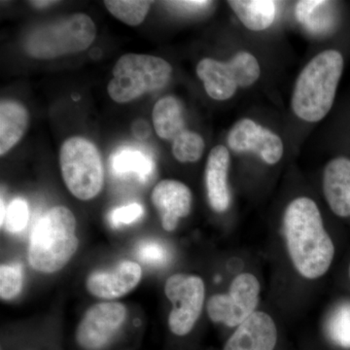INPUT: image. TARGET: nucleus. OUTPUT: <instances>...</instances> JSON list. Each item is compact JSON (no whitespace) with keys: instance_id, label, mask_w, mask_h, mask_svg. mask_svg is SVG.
<instances>
[{"instance_id":"nucleus-23","label":"nucleus","mask_w":350,"mask_h":350,"mask_svg":"<svg viewBox=\"0 0 350 350\" xmlns=\"http://www.w3.org/2000/svg\"><path fill=\"white\" fill-rule=\"evenodd\" d=\"M333 342L342 349H350V306L342 305L334 312L328 325Z\"/></svg>"},{"instance_id":"nucleus-30","label":"nucleus","mask_w":350,"mask_h":350,"mask_svg":"<svg viewBox=\"0 0 350 350\" xmlns=\"http://www.w3.org/2000/svg\"><path fill=\"white\" fill-rule=\"evenodd\" d=\"M34 7L44 8V7L51 6L52 4L57 3V1H29Z\"/></svg>"},{"instance_id":"nucleus-13","label":"nucleus","mask_w":350,"mask_h":350,"mask_svg":"<svg viewBox=\"0 0 350 350\" xmlns=\"http://www.w3.org/2000/svg\"><path fill=\"white\" fill-rule=\"evenodd\" d=\"M142 278V269L137 262H120L111 271H96L86 282L88 291L96 298L114 300L133 291Z\"/></svg>"},{"instance_id":"nucleus-1","label":"nucleus","mask_w":350,"mask_h":350,"mask_svg":"<svg viewBox=\"0 0 350 350\" xmlns=\"http://www.w3.org/2000/svg\"><path fill=\"white\" fill-rule=\"evenodd\" d=\"M283 232L288 255L299 275L310 280L325 275L333 264L335 245L317 202L308 197L291 200L283 214Z\"/></svg>"},{"instance_id":"nucleus-25","label":"nucleus","mask_w":350,"mask_h":350,"mask_svg":"<svg viewBox=\"0 0 350 350\" xmlns=\"http://www.w3.org/2000/svg\"><path fill=\"white\" fill-rule=\"evenodd\" d=\"M29 219V204L25 200L17 198L7 207L5 217L0 225L10 234H18L27 227Z\"/></svg>"},{"instance_id":"nucleus-6","label":"nucleus","mask_w":350,"mask_h":350,"mask_svg":"<svg viewBox=\"0 0 350 350\" xmlns=\"http://www.w3.org/2000/svg\"><path fill=\"white\" fill-rule=\"evenodd\" d=\"M59 165L64 184L77 199H94L103 190L105 170L100 152L86 138L73 137L64 142Z\"/></svg>"},{"instance_id":"nucleus-19","label":"nucleus","mask_w":350,"mask_h":350,"mask_svg":"<svg viewBox=\"0 0 350 350\" xmlns=\"http://www.w3.org/2000/svg\"><path fill=\"white\" fill-rule=\"evenodd\" d=\"M228 4L241 24L251 31H262L275 23L276 2L271 0H231Z\"/></svg>"},{"instance_id":"nucleus-2","label":"nucleus","mask_w":350,"mask_h":350,"mask_svg":"<svg viewBox=\"0 0 350 350\" xmlns=\"http://www.w3.org/2000/svg\"><path fill=\"white\" fill-rule=\"evenodd\" d=\"M344 66V57L334 49L322 51L306 64L291 94L295 116L308 123L325 118L333 107Z\"/></svg>"},{"instance_id":"nucleus-7","label":"nucleus","mask_w":350,"mask_h":350,"mask_svg":"<svg viewBox=\"0 0 350 350\" xmlns=\"http://www.w3.org/2000/svg\"><path fill=\"white\" fill-rule=\"evenodd\" d=\"M206 94L213 100H231L241 88H250L259 80L261 66L254 55L239 51L228 61L204 57L196 68Z\"/></svg>"},{"instance_id":"nucleus-20","label":"nucleus","mask_w":350,"mask_h":350,"mask_svg":"<svg viewBox=\"0 0 350 350\" xmlns=\"http://www.w3.org/2000/svg\"><path fill=\"white\" fill-rule=\"evenodd\" d=\"M113 172L119 175L135 174L140 181L150 178L155 163L150 157L137 149L126 148L112 155Z\"/></svg>"},{"instance_id":"nucleus-27","label":"nucleus","mask_w":350,"mask_h":350,"mask_svg":"<svg viewBox=\"0 0 350 350\" xmlns=\"http://www.w3.org/2000/svg\"><path fill=\"white\" fill-rule=\"evenodd\" d=\"M144 209L142 204L133 202L128 206L115 208L110 214V222L113 227L120 228L124 225H131L137 222L144 216Z\"/></svg>"},{"instance_id":"nucleus-17","label":"nucleus","mask_w":350,"mask_h":350,"mask_svg":"<svg viewBox=\"0 0 350 350\" xmlns=\"http://www.w3.org/2000/svg\"><path fill=\"white\" fill-rule=\"evenodd\" d=\"M27 108L15 100L0 105V155L4 156L24 137L29 126Z\"/></svg>"},{"instance_id":"nucleus-8","label":"nucleus","mask_w":350,"mask_h":350,"mask_svg":"<svg viewBox=\"0 0 350 350\" xmlns=\"http://www.w3.org/2000/svg\"><path fill=\"white\" fill-rule=\"evenodd\" d=\"M165 294L172 304L167 319L170 330L177 337H185L194 329L204 308V280L199 275L175 273L165 282Z\"/></svg>"},{"instance_id":"nucleus-4","label":"nucleus","mask_w":350,"mask_h":350,"mask_svg":"<svg viewBox=\"0 0 350 350\" xmlns=\"http://www.w3.org/2000/svg\"><path fill=\"white\" fill-rule=\"evenodd\" d=\"M96 36L93 20L77 13L36 27L25 39V48L36 59H55L88 49Z\"/></svg>"},{"instance_id":"nucleus-10","label":"nucleus","mask_w":350,"mask_h":350,"mask_svg":"<svg viewBox=\"0 0 350 350\" xmlns=\"http://www.w3.org/2000/svg\"><path fill=\"white\" fill-rule=\"evenodd\" d=\"M128 310L117 301H103L88 308L75 332L84 350H103L111 344L125 324Z\"/></svg>"},{"instance_id":"nucleus-26","label":"nucleus","mask_w":350,"mask_h":350,"mask_svg":"<svg viewBox=\"0 0 350 350\" xmlns=\"http://www.w3.org/2000/svg\"><path fill=\"white\" fill-rule=\"evenodd\" d=\"M137 257L145 264L161 266L167 262L169 254L167 248L156 241H142L137 248Z\"/></svg>"},{"instance_id":"nucleus-21","label":"nucleus","mask_w":350,"mask_h":350,"mask_svg":"<svg viewBox=\"0 0 350 350\" xmlns=\"http://www.w3.org/2000/svg\"><path fill=\"white\" fill-rule=\"evenodd\" d=\"M105 4L115 18L131 27H137L146 18L152 2L146 0H107Z\"/></svg>"},{"instance_id":"nucleus-14","label":"nucleus","mask_w":350,"mask_h":350,"mask_svg":"<svg viewBox=\"0 0 350 350\" xmlns=\"http://www.w3.org/2000/svg\"><path fill=\"white\" fill-rule=\"evenodd\" d=\"M278 331L268 313L255 312L237 327L222 350H276Z\"/></svg>"},{"instance_id":"nucleus-16","label":"nucleus","mask_w":350,"mask_h":350,"mask_svg":"<svg viewBox=\"0 0 350 350\" xmlns=\"http://www.w3.org/2000/svg\"><path fill=\"white\" fill-rule=\"evenodd\" d=\"M322 190L334 214L350 217V159L337 157L326 163L322 175Z\"/></svg>"},{"instance_id":"nucleus-28","label":"nucleus","mask_w":350,"mask_h":350,"mask_svg":"<svg viewBox=\"0 0 350 350\" xmlns=\"http://www.w3.org/2000/svg\"><path fill=\"white\" fill-rule=\"evenodd\" d=\"M133 133L135 137L144 140L150 135L151 130L147 122L145 120H137L133 123Z\"/></svg>"},{"instance_id":"nucleus-29","label":"nucleus","mask_w":350,"mask_h":350,"mask_svg":"<svg viewBox=\"0 0 350 350\" xmlns=\"http://www.w3.org/2000/svg\"><path fill=\"white\" fill-rule=\"evenodd\" d=\"M170 4H174V6L180 7V8H186L188 10H198L200 8H206L209 4L213 3L211 1H174L169 2Z\"/></svg>"},{"instance_id":"nucleus-31","label":"nucleus","mask_w":350,"mask_h":350,"mask_svg":"<svg viewBox=\"0 0 350 350\" xmlns=\"http://www.w3.org/2000/svg\"><path fill=\"white\" fill-rule=\"evenodd\" d=\"M349 278H350V262H349Z\"/></svg>"},{"instance_id":"nucleus-9","label":"nucleus","mask_w":350,"mask_h":350,"mask_svg":"<svg viewBox=\"0 0 350 350\" xmlns=\"http://www.w3.org/2000/svg\"><path fill=\"white\" fill-rule=\"evenodd\" d=\"M261 285L254 275L243 273L237 275L227 294H215L206 304L207 314L214 323L237 328L256 312Z\"/></svg>"},{"instance_id":"nucleus-24","label":"nucleus","mask_w":350,"mask_h":350,"mask_svg":"<svg viewBox=\"0 0 350 350\" xmlns=\"http://www.w3.org/2000/svg\"><path fill=\"white\" fill-rule=\"evenodd\" d=\"M24 276L20 264L4 265L0 267V297L2 300L15 299L22 291Z\"/></svg>"},{"instance_id":"nucleus-22","label":"nucleus","mask_w":350,"mask_h":350,"mask_svg":"<svg viewBox=\"0 0 350 350\" xmlns=\"http://www.w3.org/2000/svg\"><path fill=\"white\" fill-rule=\"evenodd\" d=\"M206 144L198 133L186 130L172 142V155L179 163H196L204 155Z\"/></svg>"},{"instance_id":"nucleus-5","label":"nucleus","mask_w":350,"mask_h":350,"mask_svg":"<svg viewBox=\"0 0 350 350\" xmlns=\"http://www.w3.org/2000/svg\"><path fill=\"white\" fill-rule=\"evenodd\" d=\"M112 73L108 94L116 103H126L167 86L172 66L162 57L126 54L117 61Z\"/></svg>"},{"instance_id":"nucleus-11","label":"nucleus","mask_w":350,"mask_h":350,"mask_svg":"<svg viewBox=\"0 0 350 350\" xmlns=\"http://www.w3.org/2000/svg\"><path fill=\"white\" fill-rule=\"evenodd\" d=\"M228 146L236 153H255L269 165L282 160L284 144L280 135L250 118L237 121L230 129Z\"/></svg>"},{"instance_id":"nucleus-15","label":"nucleus","mask_w":350,"mask_h":350,"mask_svg":"<svg viewBox=\"0 0 350 350\" xmlns=\"http://www.w3.org/2000/svg\"><path fill=\"white\" fill-rule=\"evenodd\" d=\"M230 163V151L224 145H216L209 152L204 181L209 206L217 213H226L231 206V191L228 181Z\"/></svg>"},{"instance_id":"nucleus-12","label":"nucleus","mask_w":350,"mask_h":350,"mask_svg":"<svg viewBox=\"0 0 350 350\" xmlns=\"http://www.w3.org/2000/svg\"><path fill=\"white\" fill-rule=\"evenodd\" d=\"M151 202L167 232H174L179 220L187 217L192 209V191L183 182L165 179L159 182L151 194Z\"/></svg>"},{"instance_id":"nucleus-18","label":"nucleus","mask_w":350,"mask_h":350,"mask_svg":"<svg viewBox=\"0 0 350 350\" xmlns=\"http://www.w3.org/2000/svg\"><path fill=\"white\" fill-rule=\"evenodd\" d=\"M152 120L158 137L174 142L186 129L181 101L174 96H167L157 101L152 112Z\"/></svg>"},{"instance_id":"nucleus-3","label":"nucleus","mask_w":350,"mask_h":350,"mask_svg":"<svg viewBox=\"0 0 350 350\" xmlns=\"http://www.w3.org/2000/svg\"><path fill=\"white\" fill-rule=\"evenodd\" d=\"M76 218L68 207L57 206L39 219L31 232L29 262L38 273H57L75 256L79 247Z\"/></svg>"}]
</instances>
